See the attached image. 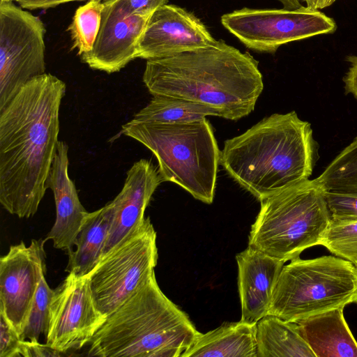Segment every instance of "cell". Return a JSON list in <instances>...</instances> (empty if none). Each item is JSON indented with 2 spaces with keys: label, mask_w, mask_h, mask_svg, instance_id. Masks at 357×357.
I'll list each match as a JSON object with an SVG mask.
<instances>
[{
  "label": "cell",
  "mask_w": 357,
  "mask_h": 357,
  "mask_svg": "<svg viewBox=\"0 0 357 357\" xmlns=\"http://www.w3.org/2000/svg\"><path fill=\"white\" fill-rule=\"evenodd\" d=\"M66 91L64 82L45 73L0 111V203L18 218L33 216L48 188Z\"/></svg>",
  "instance_id": "cell-1"
},
{
  "label": "cell",
  "mask_w": 357,
  "mask_h": 357,
  "mask_svg": "<svg viewBox=\"0 0 357 357\" xmlns=\"http://www.w3.org/2000/svg\"><path fill=\"white\" fill-rule=\"evenodd\" d=\"M143 82L153 96L213 107L236 121L250 114L264 89L259 62L224 40L170 56L146 60Z\"/></svg>",
  "instance_id": "cell-2"
},
{
  "label": "cell",
  "mask_w": 357,
  "mask_h": 357,
  "mask_svg": "<svg viewBox=\"0 0 357 357\" xmlns=\"http://www.w3.org/2000/svg\"><path fill=\"white\" fill-rule=\"evenodd\" d=\"M318 149L310 123L295 111L273 114L227 139L220 164L241 187L261 201L309 179Z\"/></svg>",
  "instance_id": "cell-3"
},
{
  "label": "cell",
  "mask_w": 357,
  "mask_h": 357,
  "mask_svg": "<svg viewBox=\"0 0 357 357\" xmlns=\"http://www.w3.org/2000/svg\"><path fill=\"white\" fill-rule=\"evenodd\" d=\"M201 334L160 289L155 273L107 316L89 343L100 357H178Z\"/></svg>",
  "instance_id": "cell-4"
},
{
  "label": "cell",
  "mask_w": 357,
  "mask_h": 357,
  "mask_svg": "<svg viewBox=\"0 0 357 357\" xmlns=\"http://www.w3.org/2000/svg\"><path fill=\"white\" fill-rule=\"evenodd\" d=\"M121 133L153 153L163 181L177 184L205 204L213 202L220 151L206 118L170 124L130 121Z\"/></svg>",
  "instance_id": "cell-5"
},
{
  "label": "cell",
  "mask_w": 357,
  "mask_h": 357,
  "mask_svg": "<svg viewBox=\"0 0 357 357\" xmlns=\"http://www.w3.org/2000/svg\"><path fill=\"white\" fill-rule=\"evenodd\" d=\"M324 193L315 178L307 179L259 201L248 245L286 262L320 245L331 221Z\"/></svg>",
  "instance_id": "cell-6"
},
{
  "label": "cell",
  "mask_w": 357,
  "mask_h": 357,
  "mask_svg": "<svg viewBox=\"0 0 357 357\" xmlns=\"http://www.w3.org/2000/svg\"><path fill=\"white\" fill-rule=\"evenodd\" d=\"M356 266L337 256L300 257L284 265L268 314L297 323L312 315L352 303Z\"/></svg>",
  "instance_id": "cell-7"
},
{
  "label": "cell",
  "mask_w": 357,
  "mask_h": 357,
  "mask_svg": "<svg viewBox=\"0 0 357 357\" xmlns=\"http://www.w3.org/2000/svg\"><path fill=\"white\" fill-rule=\"evenodd\" d=\"M156 232L149 219L103 256L89 273L96 303L106 317L155 273L158 262Z\"/></svg>",
  "instance_id": "cell-8"
},
{
  "label": "cell",
  "mask_w": 357,
  "mask_h": 357,
  "mask_svg": "<svg viewBox=\"0 0 357 357\" xmlns=\"http://www.w3.org/2000/svg\"><path fill=\"white\" fill-rule=\"evenodd\" d=\"M220 20L246 47L258 52L275 53L281 45L337 29L333 18L303 6L296 9L243 8L223 15Z\"/></svg>",
  "instance_id": "cell-9"
},
{
  "label": "cell",
  "mask_w": 357,
  "mask_h": 357,
  "mask_svg": "<svg viewBox=\"0 0 357 357\" xmlns=\"http://www.w3.org/2000/svg\"><path fill=\"white\" fill-rule=\"evenodd\" d=\"M45 31L38 17L0 1V111L30 79L45 73Z\"/></svg>",
  "instance_id": "cell-10"
},
{
  "label": "cell",
  "mask_w": 357,
  "mask_h": 357,
  "mask_svg": "<svg viewBox=\"0 0 357 357\" xmlns=\"http://www.w3.org/2000/svg\"><path fill=\"white\" fill-rule=\"evenodd\" d=\"M91 289L89 274L68 275L54 289L46 334V344L65 354L89 344L106 320Z\"/></svg>",
  "instance_id": "cell-11"
},
{
  "label": "cell",
  "mask_w": 357,
  "mask_h": 357,
  "mask_svg": "<svg viewBox=\"0 0 357 357\" xmlns=\"http://www.w3.org/2000/svg\"><path fill=\"white\" fill-rule=\"evenodd\" d=\"M32 239L10 245L0 258V313L19 333L25 326L31 305L43 275L45 274V243Z\"/></svg>",
  "instance_id": "cell-12"
},
{
  "label": "cell",
  "mask_w": 357,
  "mask_h": 357,
  "mask_svg": "<svg viewBox=\"0 0 357 357\" xmlns=\"http://www.w3.org/2000/svg\"><path fill=\"white\" fill-rule=\"evenodd\" d=\"M149 19L133 13L128 0H105L98 34L82 61L109 74L119 71L136 59Z\"/></svg>",
  "instance_id": "cell-13"
},
{
  "label": "cell",
  "mask_w": 357,
  "mask_h": 357,
  "mask_svg": "<svg viewBox=\"0 0 357 357\" xmlns=\"http://www.w3.org/2000/svg\"><path fill=\"white\" fill-rule=\"evenodd\" d=\"M215 40L193 13L165 4L149 17L137 46L136 58L156 59L205 47Z\"/></svg>",
  "instance_id": "cell-14"
},
{
  "label": "cell",
  "mask_w": 357,
  "mask_h": 357,
  "mask_svg": "<svg viewBox=\"0 0 357 357\" xmlns=\"http://www.w3.org/2000/svg\"><path fill=\"white\" fill-rule=\"evenodd\" d=\"M162 182L151 160L141 159L128 169L121 190L109 202L112 221L102 257L143 225L145 210Z\"/></svg>",
  "instance_id": "cell-15"
},
{
  "label": "cell",
  "mask_w": 357,
  "mask_h": 357,
  "mask_svg": "<svg viewBox=\"0 0 357 357\" xmlns=\"http://www.w3.org/2000/svg\"><path fill=\"white\" fill-rule=\"evenodd\" d=\"M241 320L257 323L268 314L284 261L249 246L236 256Z\"/></svg>",
  "instance_id": "cell-16"
},
{
  "label": "cell",
  "mask_w": 357,
  "mask_h": 357,
  "mask_svg": "<svg viewBox=\"0 0 357 357\" xmlns=\"http://www.w3.org/2000/svg\"><path fill=\"white\" fill-rule=\"evenodd\" d=\"M68 146L59 141L57 151L47 180L54 195L55 222L45 238L54 248L70 252L89 212L80 202L77 191L68 174Z\"/></svg>",
  "instance_id": "cell-17"
},
{
  "label": "cell",
  "mask_w": 357,
  "mask_h": 357,
  "mask_svg": "<svg viewBox=\"0 0 357 357\" xmlns=\"http://www.w3.org/2000/svg\"><path fill=\"white\" fill-rule=\"evenodd\" d=\"M344 306L297 322L315 357H357V341L344 317Z\"/></svg>",
  "instance_id": "cell-18"
},
{
  "label": "cell",
  "mask_w": 357,
  "mask_h": 357,
  "mask_svg": "<svg viewBox=\"0 0 357 357\" xmlns=\"http://www.w3.org/2000/svg\"><path fill=\"white\" fill-rule=\"evenodd\" d=\"M256 324L240 320L225 322L201 333L181 356L257 357Z\"/></svg>",
  "instance_id": "cell-19"
},
{
  "label": "cell",
  "mask_w": 357,
  "mask_h": 357,
  "mask_svg": "<svg viewBox=\"0 0 357 357\" xmlns=\"http://www.w3.org/2000/svg\"><path fill=\"white\" fill-rule=\"evenodd\" d=\"M112 221V207L89 212L77 236L75 249L68 252L66 270L78 276L89 275L102 258Z\"/></svg>",
  "instance_id": "cell-20"
},
{
  "label": "cell",
  "mask_w": 357,
  "mask_h": 357,
  "mask_svg": "<svg viewBox=\"0 0 357 357\" xmlns=\"http://www.w3.org/2000/svg\"><path fill=\"white\" fill-rule=\"evenodd\" d=\"M257 357H315L298 324L267 314L256 324Z\"/></svg>",
  "instance_id": "cell-21"
},
{
  "label": "cell",
  "mask_w": 357,
  "mask_h": 357,
  "mask_svg": "<svg viewBox=\"0 0 357 357\" xmlns=\"http://www.w3.org/2000/svg\"><path fill=\"white\" fill-rule=\"evenodd\" d=\"M206 116H220L215 109L185 99L155 96L149 104L135 114L134 123H183L199 121Z\"/></svg>",
  "instance_id": "cell-22"
},
{
  "label": "cell",
  "mask_w": 357,
  "mask_h": 357,
  "mask_svg": "<svg viewBox=\"0 0 357 357\" xmlns=\"http://www.w3.org/2000/svg\"><path fill=\"white\" fill-rule=\"evenodd\" d=\"M315 179L325 190L357 192V136Z\"/></svg>",
  "instance_id": "cell-23"
},
{
  "label": "cell",
  "mask_w": 357,
  "mask_h": 357,
  "mask_svg": "<svg viewBox=\"0 0 357 357\" xmlns=\"http://www.w3.org/2000/svg\"><path fill=\"white\" fill-rule=\"evenodd\" d=\"M102 9L101 0H89L75 13L68 31L73 48L77 50L79 56L89 52L93 47L100 30Z\"/></svg>",
  "instance_id": "cell-24"
},
{
  "label": "cell",
  "mask_w": 357,
  "mask_h": 357,
  "mask_svg": "<svg viewBox=\"0 0 357 357\" xmlns=\"http://www.w3.org/2000/svg\"><path fill=\"white\" fill-rule=\"evenodd\" d=\"M319 245L334 255L357 265V220L332 222Z\"/></svg>",
  "instance_id": "cell-25"
},
{
  "label": "cell",
  "mask_w": 357,
  "mask_h": 357,
  "mask_svg": "<svg viewBox=\"0 0 357 357\" xmlns=\"http://www.w3.org/2000/svg\"><path fill=\"white\" fill-rule=\"evenodd\" d=\"M54 289H51L45 275L40 281L29 316L21 334L22 340L39 342L41 335L46 336L49 324L50 303Z\"/></svg>",
  "instance_id": "cell-26"
},
{
  "label": "cell",
  "mask_w": 357,
  "mask_h": 357,
  "mask_svg": "<svg viewBox=\"0 0 357 357\" xmlns=\"http://www.w3.org/2000/svg\"><path fill=\"white\" fill-rule=\"evenodd\" d=\"M332 222L357 220V192L325 190Z\"/></svg>",
  "instance_id": "cell-27"
},
{
  "label": "cell",
  "mask_w": 357,
  "mask_h": 357,
  "mask_svg": "<svg viewBox=\"0 0 357 357\" xmlns=\"http://www.w3.org/2000/svg\"><path fill=\"white\" fill-rule=\"evenodd\" d=\"M22 342L17 331L0 313V357L22 356Z\"/></svg>",
  "instance_id": "cell-28"
},
{
  "label": "cell",
  "mask_w": 357,
  "mask_h": 357,
  "mask_svg": "<svg viewBox=\"0 0 357 357\" xmlns=\"http://www.w3.org/2000/svg\"><path fill=\"white\" fill-rule=\"evenodd\" d=\"M62 353L51 348L46 344H43L39 342L23 340L22 348V356H61Z\"/></svg>",
  "instance_id": "cell-29"
},
{
  "label": "cell",
  "mask_w": 357,
  "mask_h": 357,
  "mask_svg": "<svg viewBox=\"0 0 357 357\" xmlns=\"http://www.w3.org/2000/svg\"><path fill=\"white\" fill-rule=\"evenodd\" d=\"M133 13L150 17L160 6L167 4L168 0H128Z\"/></svg>",
  "instance_id": "cell-30"
},
{
  "label": "cell",
  "mask_w": 357,
  "mask_h": 357,
  "mask_svg": "<svg viewBox=\"0 0 357 357\" xmlns=\"http://www.w3.org/2000/svg\"><path fill=\"white\" fill-rule=\"evenodd\" d=\"M346 60L350 66L343 77L345 94H352L357 99V56H347Z\"/></svg>",
  "instance_id": "cell-31"
},
{
  "label": "cell",
  "mask_w": 357,
  "mask_h": 357,
  "mask_svg": "<svg viewBox=\"0 0 357 357\" xmlns=\"http://www.w3.org/2000/svg\"><path fill=\"white\" fill-rule=\"evenodd\" d=\"M19 6L24 9H46L56 7L60 4L84 0H15Z\"/></svg>",
  "instance_id": "cell-32"
},
{
  "label": "cell",
  "mask_w": 357,
  "mask_h": 357,
  "mask_svg": "<svg viewBox=\"0 0 357 357\" xmlns=\"http://www.w3.org/2000/svg\"><path fill=\"white\" fill-rule=\"evenodd\" d=\"M306 6L315 10H321L331 6L336 0H303Z\"/></svg>",
  "instance_id": "cell-33"
},
{
  "label": "cell",
  "mask_w": 357,
  "mask_h": 357,
  "mask_svg": "<svg viewBox=\"0 0 357 357\" xmlns=\"http://www.w3.org/2000/svg\"><path fill=\"white\" fill-rule=\"evenodd\" d=\"M355 266H356V273H357V265ZM352 303H357V287H356V291H355V294H354V296L353 298Z\"/></svg>",
  "instance_id": "cell-34"
},
{
  "label": "cell",
  "mask_w": 357,
  "mask_h": 357,
  "mask_svg": "<svg viewBox=\"0 0 357 357\" xmlns=\"http://www.w3.org/2000/svg\"><path fill=\"white\" fill-rule=\"evenodd\" d=\"M15 0H1V1H13Z\"/></svg>",
  "instance_id": "cell-35"
}]
</instances>
